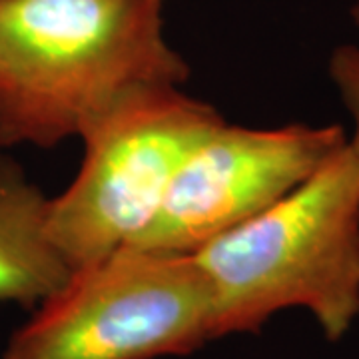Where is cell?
<instances>
[{"label": "cell", "instance_id": "8", "mask_svg": "<svg viewBox=\"0 0 359 359\" xmlns=\"http://www.w3.org/2000/svg\"><path fill=\"white\" fill-rule=\"evenodd\" d=\"M349 16H351L353 25L359 28V0H353V2H351V6H349Z\"/></svg>", "mask_w": 359, "mask_h": 359}, {"label": "cell", "instance_id": "3", "mask_svg": "<svg viewBox=\"0 0 359 359\" xmlns=\"http://www.w3.org/2000/svg\"><path fill=\"white\" fill-rule=\"evenodd\" d=\"M214 339L212 290L194 256L126 245L72 269L0 359L182 358Z\"/></svg>", "mask_w": 359, "mask_h": 359}, {"label": "cell", "instance_id": "2", "mask_svg": "<svg viewBox=\"0 0 359 359\" xmlns=\"http://www.w3.org/2000/svg\"><path fill=\"white\" fill-rule=\"evenodd\" d=\"M212 290L216 339L304 309L330 344L359 320V166L347 144L256 218L194 254Z\"/></svg>", "mask_w": 359, "mask_h": 359}, {"label": "cell", "instance_id": "4", "mask_svg": "<svg viewBox=\"0 0 359 359\" xmlns=\"http://www.w3.org/2000/svg\"><path fill=\"white\" fill-rule=\"evenodd\" d=\"M224 120L182 86L124 96L80 140L76 178L50 198L46 230L68 268L130 245L156 216L182 160Z\"/></svg>", "mask_w": 359, "mask_h": 359}, {"label": "cell", "instance_id": "1", "mask_svg": "<svg viewBox=\"0 0 359 359\" xmlns=\"http://www.w3.org/2000/svg\"><path fill=\"white\" fill-rule=\"evenodd\" d=\"M168 0H0V148L80 138L124 96L184 86Z\"/></svg>", "mask_w": 359, "mask_h": 359}, {"label": "cell", "instance_id": "7", "mask_svg": "<svg viewBox=\"0 0 359 359\" xmlns=\"http://www.w3.org/2000/svg\"><path fill=\"white\" fill-rule=\"evenodd\" d=\"M327 76L351 118L353 128L347 136V150L359 166V42L335 46L327 58Z\"/></svg>", "mask_w": 359, "mask_h": 359}, {"label": "cell", "instance_id": "5", "mask_svg": "<svg viewBox=\"0 0 359 359\" xmlns=\"http://www.w3.org/2000/svg\"><path fill=\"white\" fill-rule=\"evenodd\" d=\"M346 144L339 124L248 128L224 118L182 160L156 216L130 245L194 256L278 204Z\"/></svg>", "mask_w": 359, "mask_h": 359}, {"label": "cell", "instance_id": "6", "mask_svg": "<svg viewBox=\"0 0 359 359\" xmlns=\"http://www.w3.org/2000/svg\"><path fill=\"white\" fill-rule=\"evenodd\" d=\"M48 205L50 198L0 152V304L34 309L72 273L48 238Z\"/></svg>", "mask_w": 359, "mask_h": 359}]
</instances>
